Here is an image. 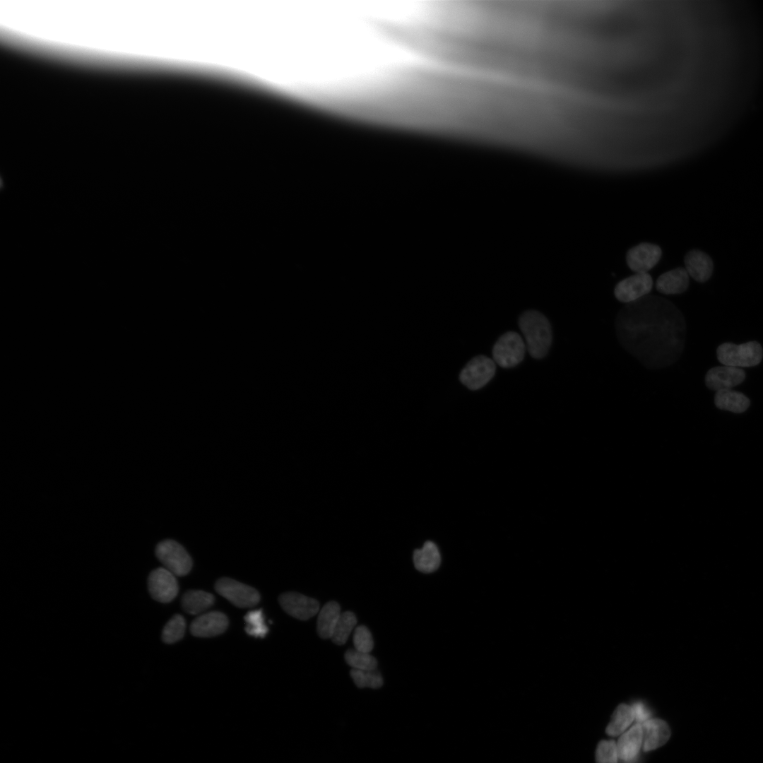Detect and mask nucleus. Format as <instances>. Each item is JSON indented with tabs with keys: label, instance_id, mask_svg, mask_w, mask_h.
<instances>
[{
	"label": "nucleus",
	"instance_id": "1",
	"mask_svg": "<svg viewBox=\"0 0 763 763\" xmlns=\"http://www.w3.org/2000/svg\"><path fill=\"white\" fill-rule=\"evenodd\" d=\"M615 330L622 348L651 369L673 364L684 349V317L658 296L647 295L625 306L616 317Z\"/></svg>",
	"mask_w": 763,
	"mask_h": 763
},
{
	"label": "nucleus",
	"instance_id": "2",
	"mask_svg": "<svg viewBox=\"0 0 763 763\" xmlns=\"http://www.w3.org/2000/svg\"><path fill=\"white\" fill-rule=\"evenodd\" d=\"M519 325L529 354L536 359L545 357L552 343L551 326L548 319L538 311L528 310L521 315Z\"/></svg>",
	"mask_w": 763,
	"mask_h": 763
},
{
	"label": "nucleus",
	"instance_id": "3",
	"mask_svg": "<svg viewBox=\"0 0 763 763\" xmlns=\"http://www.w3.org/2000/svg\"><path fill=\"white\" fill-rule=\"evenodd\" d=\"M717 358L723 365L734 367H748L759 365L762 361L763 350L757 341H749L736 345L724 343L716 350Z\"/></svg>",
	"mask_w": 763,
	"mask_h": 763
},
{
	"label": "nucleus",
	"instance_id": "4",
	"mask_svg": "<svg viewBox=\"0 0 763 763\" xmlns=\"http://www.w3.org/2000/svg\"><path fill=\"white\" fill-rule=\"evenodd\" d=\"M526 346L519 333L508 331L502 334L492 348L494 362L502 367H513L524 357Z\"/></svg>",
	"mask_w": 763,
	"mask_h": 763
},
{
	"label": "nucleus",
	"instance_id": "5",
	"mask_svg": "<svg viewBox=\"0 0 763 763\" xmlns=\"http://www.w3.org/2000/svg\"><path fill=\"white\" fill-rule=\"evenodd\" d=\"M155 555L164 567L175 576H185L191 569V557L184 547L175 540H165L159 543Z\"/></svg>",
	"mask_w": 763,
	"mask_h": 763
},
{
	"label": "nucleus",
	"instance_id": "6",
	"mask_svg": "<svg viewBox=\"0 0 763 763\" xmlns=\"http://www.w3.org/2000/svg\"><path fill=\"white\" fill-rule=\"evenodd\" d=\"M215 591L239 608H252L260 601L259 592L254 588L230 578H221L215 585Z\"/></svg>",
	"mask_w": 763,
	"mask_h": 763
},
{
	"label": "nucleus",
	"instance_id": "7",
	"mask_svg": "<svg viewBox=\"0 0 763 763\" xmlns=\"http://www.w3.org/2000/svg\"><path fill=\"white\" fill-rule=\"evenodd\" d=\"M495 371L494 360L485 355H478L472 358L463 368L459 379L468 389L477 390L493 377Z\"/></svg>",
	"mask_w": 763,
	"mask_h": 763
},
{
	"label": "nucleus",
	"instance_id": "8",
	"mask_svg": "<svg viewBox=\"0 0 763 763\" xmlns=\"http://www.w3.org/2000/svg\"><path fill=\"white\" fill-rule=\"evenodd\" d=\"M653 287V280L648 273H636L617 283L614 294L620 302L630 304L647 295Z\"/></svg>",
	"mask_w": 763,
	"mask_h": 763
},
{
	"label": "nucleus",
	"instance_id": "9",
	"mask_svg": "<svg viewBox=\"0 0 763 763\" xmlns=\"http://www.w3.org/2000/svg\"><path fill=\"white\" fill-rule=\"evenodd\" d=\"M175 576L165 567L153 570L148 579V590L152 598L160 603L172 601L179 591Z\"/></svg>",
	"mask_w": 763,
	"mask_h": 763
},
{
	"label": "nucleus",
	"instance_id": "10",
	"mask_svg": "<svg viewBox=\"0 0 763 763\" xmlns=\"http://www.w3.org/2000/svg\"><path fill=\"white\" fill-rule=\"evenodd\" d=\"M278 601L288 614L300 620H307L319 611V603L317 600L299 593H284L279 596Z\"/></svg>",
	"mask_w": 763,
	"mask_h": 763
},
{
	"label": "nucleus",
	"instance_id": "11",
	"mask_svg": "<svg viewBox=\"0 0 763 763\" xmlns=\"http://www.w3.org/2000/svg\"><path fill=\"white\" fill-rule=\"evenodd\" d=\"M662 255L660 247L651 243H641L627 253L628 266L636 273H647L659 261Z\"/></svg>",
	"mask_w": 763,
	"mask_h": 763
},
{
	"label": "nucleus",
	"instance_id": "12",
	"mask_svg": "<svg viewBox=\"0 0 763 763\" xmlns=\"http://www.w3.org/2000/svg\"><path fill=\"white\" fill-rule=\"evenodd\" d=\"M745 379V372L741 368L723 365L710 369L705 377L706 386L718 391L731 389L740 384Z\"/></svg>",
	"mask_w": 763,
	"mask_h": 763
},
{
	"label": "nucleus",
	"instance_id": "13",
	"mask_svg": "<svg viewBox=\"0 0 763 763\" xmlns=\"http://www.w3.org/2000/svg\"><path fill=\"white\" fill-rule=\"evenodd\" d=\"M228 626L227 616L219 611H212L195 618L191 625V633L199 637H210L222 634Z\"/></svg>",
	"mask_w": 763,
	"mask_h": 763
},
{
	"label": "nucleus",
	"instance_id": "14",
	"mask_svg": "<svg viewBox=\"0 0 763 763\" xmlns=\"http://www.w3.org/2000/svg\"><path fill=\"white\" fill-rule=\"evenodd\" d=\"M684 261L685 270L695 280L703 283L711 277L713 262L704 252L697 249L691 250L685 255Z\"/></svg>",
	"mask_w": 763,
	"mask_h": 763
},
{
	"label": "nucleus",
	"instance_id": "15",
	"mask_svg": "<svg viewBox=\"0 0 763 763\" xmlns=\"http://www.w3.org/2000/svg\"><path fill=\"white\" fill-rule=\"evenodd\" d=\"M641 726L643 750L646 752L664 745L670 738V728L668 724L661 719H649L644 721Z\"/></svg>",
	"mask_w": 763,
	"mask_h": 763
},
{
	"label": "nucleus",
	"instance_id": "16",
	"mask_svg": "<svg viewBox=\"0 0 763 763\" xmlns=\"http://www.w3.org/2000/svg\"><path fill=\"white\" fill-rule=\"evenodd\" d=\"M642 740V726L640 723H637L619 738L616 745L618 758L625 762L634 759L641 746Z\"/></svg>",
	"mask_w": 763,
	"mask_h": 763
},
{
	"label": "nucleus",
	"instance_id": "17",
	"mask_svg": "<svg viewBox=\"0 0 763 763\" xmlns=\"http://www.w3.org/2000/svg\"><path fill=\"white\" fill-rule=\"evenodd\" d=\"M689 274L683 268H677L661 275L656 287L658 292L665 295H677L684 292L689 286Z\"/></svg>",
	"mask_w": 763,
	"mask_h": 763
},
{
	"label": "nucleus",
	"instance_id": "18",
	"mask_svg": "<svg viewBox=\"0 0 763 763\" xmlns=\"http://www.w3.org/2000/svg\"><path fill=\"white\" fill-rule=\"evenodd\" d=\"M415 569L422 573H431L438 569L441 562V555L436 544L427 540L422 547L416 549L413 555Z\"/></svg>",
	"mask_w": 763,
	"mask_h": 763
},
{
	"label": "nucleus",
	"instance_id": "19",
	"mask_svg": "<svg viewBox=\"0 0 763 763\" xmlns=\"http://www.w3.org/2000/svg\"><path fill=\"white\" fill-rule=\"evenodd\" d=\"M341 614L340 605L335 601H329L321 608L317 622V631L321 638L331 639Z\"/></svg>",
	"mask_w": 763,
	"mask_h": 763
},
{
	"label": "nucleus",
	"instance_id": "20",
	"mask_svg": "<svg viewBox=\"0 0 763 763\" xmlns=\"http://www.w3.org/2000/svg\"><path fill=\"white\" fill-rule=\"evenodd\" d=\"M714 403L718 408L735 413L745 412L750 404V399L745 395L732 389L716 391Z\"/></svg>",
	"mask_w": 763,
	"mask_h": 763
},
{
	"label": "nucleus",
	"instance_id": "21",
	"mask_svg": "<svg viewBox=\"0 0 763 763\" xmlns=\"http://www.w3.org/2000/svg\"><path fill=\"white\" fill-rule=\"evenodd\" d=\"M214 601V596L210 593L201 590H189L183 595L182 605L189 614L198 615L211 608Z\"/></svg>",
	"mask_w": 763,
	"mask_h": 763
},
{
	"label": "nucleus",
	"instance_id": "22",
	"mask_svg": "<svg viewBox=\"0 0 763 763\" xmlns=\"http://www.w3.org/2000/svg\"><path fill=\"white\" fill-rule=\"evenodd\" d=\"M634 719L631 706L620 704L612 716V720L606 728L609 735L616 736L621 734Z\"/></svg>",
	"mask_w": 763,
	"mask_h": 763
},
{
	"label": "nucleus",
	"instance_id": "23",
	"mask_svg": "<svg viewBox=\"0 0 763 763\" xmlns=\"http://www.w3.org/2000/svg\"><path fill=\"white\" fill-rule=\"evenodd\" d=\"M356 624L357 618L353 612L341 613L331 637V641L337 645L344 644Z\"/></svg>",
	"mask_w": 763,
	"mask_h": 763
},
{
	"label": "nucleus",
	"instance_id": "24",
	"mask_svg": "<svg viewBox=\"0 0 763 763\" xmlns=\"http://www.w3.org/2000/svg\"><path fill=\"white\" fill-rule=\"evenodd\" d=\"M344 658L352 669L369 670H376L377 666V659L369 653L362 652L355 649L347 650Z\"/></svg>",
	"mask_w": 763,
	"mask_h": 763
},
{
	"label": "nucleus",
	"instance_id": "25",
	"mask_svg": "<svg viewBox=\"0 0 763 763\" xmlns=\"http://www.w3.org/2000/svg\"><path fill=\"white\" fill-rule=\"evenodd\" d=\"M355 684L360 688H379L383 685V679L376 670H362L351 669L350 672Z\"/></svg>",
	"mask_w": 763,
	"mask_h": 763
},
{
	"label": "nucleus",
	"instance_id": "26",
	"mask_svg": "<svg viewBox=\"0 0 763 763\" xmlns=\"http://www.w3.org/2000/svg\"><path fill=\"white\" fill-rule=\"evenodd\" d=\"M186 629L184 617L180 615H174L165 625L162 639L165 643L172 644L182 639Z\"/></svg>",
	"mask_w": 763,
	"mask_h": 763
},
{
	"label": "nucleus",
	"instance_id": "27",
	"mask_svg": "<svg viewBox=\"0 0 763 763\" xmlns=\"http://www.w3.org/2000/svg\"><path fill=\"white\" fill-rule=\"evenodd\" d=\"M246 623V632L255 637H264L268 632V628L264 623L262 610H254L248 612L244 617Z\"/></svg>",
	"mask_w": 763,
	"mask_h": 763
},
{
	"label": "nucleus",
	"instance_id": "28",
	"mask_svg": "<svg viewBox=\"0 0 763 763\" xmlns=\"http://www.w3.org/2000/svg\"><path fill=\"white\" fill-rule=\"evenodd\" d=\"M353 641L355 649L357 651L370 653L373 649L374 641L372 634L369 629L364 625H360L355 628Z\"/></svg>",
	"mask_w": 763,
	"mask_h": 763
},
{
	"label": "nucleus",
	"instance_id": "29",
	"mask_svg": "<svg viewBox=\"0 0 763 763\" xmlns=\"http://www.w3.org/2000/svg\"><path fill=\"white\" fill-rule=\"evenodd\" d=\"M617 757L614 740H602L598 743L596 752L597 763H617Z\"/></svg>",
	"mask_w": 763,
	"mask_h": 763
},
{
	"label": "nucleus",
	"instance_id": "30",
	"mask_svg": "<svg viewBox=\"0 0 763 763\" xmlns=\"http://www.w3.org/2000/svg\"><path fill=\"white\" fill-rule=\"evenodd\" d=\"M631 706L637 723H643L649 720L651 713L643 702L639 701L634 702Z\"/></svg>",
	"mask_w": 763,
	"mask_h": 763
}]
</instances>
